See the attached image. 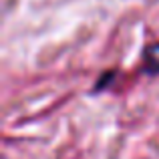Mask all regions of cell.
Instances as JSON below:
<instances>
[{
    "label": "cell",
    "mask_w": 159,
    "mask_h": 159,
    "mask_svg": "<svg viewBox=\"0 0 159 159\" xmlns=\"http://www.w3.org/2000/svg\"><path fill=\"white\" fill-rule=\"evenodd\" d=\"M145 66L149 73H159V44H151L145 51Z\"/></svg>",
    "instance_id": "1"
}]
</instances>
